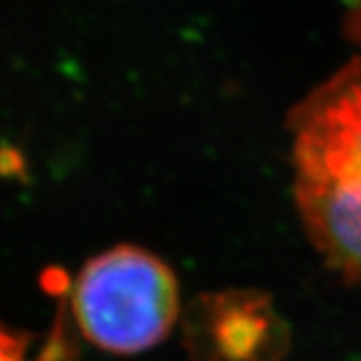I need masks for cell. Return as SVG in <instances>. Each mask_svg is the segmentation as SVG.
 <instances>
[{
    "instance_id": "cell-2",
    "label": "cell",
    "mask_w": 361,
    "mask_h": 361,
    "mask_svg": "<svg viewBox=\"0 0 361 361\" xmlns=\"http://www.w3.org/2000/svg\"><path fill=\"white\" fill-rule=\"evenodd\" d=\"M71 307L90 345L113 355H137L171 336L180 311L179 279L153 251L123 243L82 265Z\"/></svg>"
},
{
    "instance_id": "cell-1",
    "label": "cell",
    "mask_w": 361,
    "mask_h": 361,
    "mask_svg": "<svg viewBox=\"0 0 361 361\" xmlns=\"http://www.w3.org/2000/svg\"><path fill=\"white\" fill-rule=\"evenodd\" d=\"M293 199L325 263L361 283V61L291 115Z\"/></svg>"
},
{
    "instance_id": "cell-3",
    "label": "cell",
    "mask_w": 361,
    "mask_h": 361,
    "mask_svg": "<svg viewBox=\"0 0 361 361\" xmlns=\"http://www.w3.org/2000/svg\"><path fill=\"white\" fill-rule=\"evenodd\" d=\"M0 361H26V341L0 323Z\"/></svg>"
}]
</instances>
